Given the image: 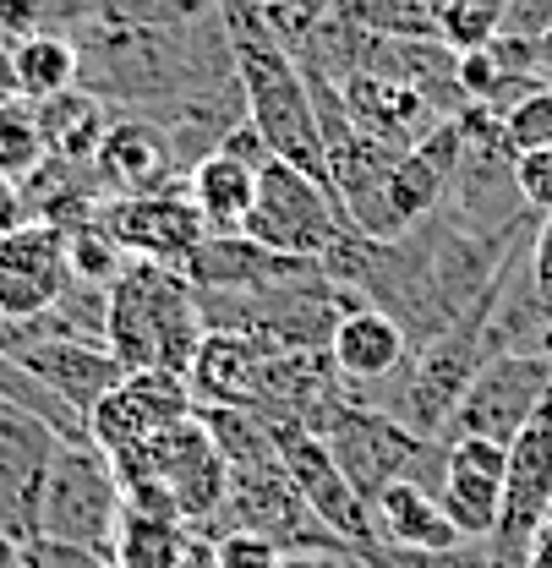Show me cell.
<instances>
[{"instance_id": "cell-1", "label": "cell", "mask_w": 552, "mask_h": 568, "mask_svg": "<svg viewBox=\"0 0 552 568\" xmlns=\"http://www.w3.org/2000/svg\"><path fill=\"white\" fill-rule=\"evenodd\" d=\"M219 28L230 39L235 82H241V99H247V121L263 132L269 153L295 164L301 175H312L318 186H329V159H323V132H318V110H312L307 77H301L295 50L279 39V28L269 22V11L258 0H219Z\"/></svg>"}, {"instance_id": "cell-2", "label": "cell", "mask_w": 552, "mask_h": 568, "mask_svg": "<svg viewBox=\"0 0 552 568\" xmlns=\"http://www.w3.org/2000/svg\"><path fill=\"white\" fill-rule=\"evenodd\" d=\"M203 306H198V284L170 263H148L132 257L121 268V280L110 284V306H104V345L127 372H187L192 355L203 345Z\"/></svg>"}, {"instance_id": "cell-3", "label": "cell", "mask_w": 552, "mask_h": 568, "mask_svg": "<svg viewBox=\"0 0 552 568\" xmlns=\"http://www.w3.org/2000/svg\"><path fill=\"white\" fill-rule=\"evenodd\" d=\"M323 443L329 454L340 459L345 481L361 493V503L372 508V497L383 493L389 481H415L426 493L443 487V465H449V448L432 443V437H415L411 426H400L383 410H367V405H340L334 422L323 426Z\"/></svg>"}, {"instance_id": "cell-4", "label": "cell", "mask_w": 552, "mask_h": 568, "mask_svg": "<svg viewBox=\"0 0 552 568\" xmlns=\"http://www.w3.org/2000/svg\"><path fill=\"white\" fill-rule=\"evenodd\" d=\"M116 530H121V476H116L110 454L93 443H61L44 470V487H39L33 536L93 547L110 558Z\"/></svg>"}, {"instance_id": "cell-5", "label": "cell", "mask_w": 552, "mask_h": 568, "mask_svg": "<svg viewBox=\"0 0 552 568\" xmlns=\"http://www.w3.org/2000/svg\"><path fill=\"white\" fill-rule=\"evenodd\" d=\"M345 230L350 224L329 186H318L312 175H301L284 159H269L258 170V197H252V213H247L241 235L274 246L284 257H312L318 263Z\"/></svg>"}, {"instance_id": "cell-6", "label": "cell", "mask_w": 552, "mask_h": 568, "mask_svg": "<svg viewBox=\"0 0 552 568\" xmlns=\"http://www.w3.org/2000/svg\"><path fill=\"white\" fill-rule=\"evenodd\" d=\"M552 388V355L548 351H498L482 361V372L471 377V388L460 394L454 416L443 426L449 437H492L509 443L525 416L542 405V394Z\"/></svg>"}, {"instance_id": "cell-7", "label": "cell", "mask_w": 552, "mask_h": 568, "mask_svg": "<svg viewBox=\"0 0 552 568\" xmlns=\"http://www.w3.org/2000/svg\"><path fill=\"white\" fill-rule=\"evenodd\" d=\"M269 432H274L279 465H284V476L295 481V493L307 497V508H312L345 547H355L361 558H367L372 547H383L378 530H372V508H367L361 493L345 481V470H340V459L329 454V443L295 422H269Z\"/></svg>"}, {"instance_id": "cell-8", "label": "cell", "mask_w": 552, "mask_h": 568, "mask_svg": "<svg viewBox=\"0 0 552 568\" xmlns=\"http://www.w3.org/2000/svg\"><path fill=\"white\" fill-rule=\"evenodd\" d=\"M67 230L28 219L0 235V323H33L67 295Z\"/></svg>"}, {"instance_id": "cell-9", "label": "cell", "mask_w": 552, "mask_h": 568, "mask_svg": "<svg viewBox=\"0 0 552 568\" xmlns=\"http://www.w3.org/2000/svg\"><path fill=\"white\" fill-rule=\"evenodd\" d=\"M88 170H93L104 197H148V192H170L175 181H187V164H181L170 132L153 115H138V110L110 115Z\"/></svg>"}, {"instance_id": "cell-10", "label": "cell", "mask_w": 552, "mask_h": 568, "mask_svg": "<svg viewBox=\"0 0 552 568\" xmlns=\"http://www.w3.org/2000/svg\"><path fill=\"white\" fill-rule=\"evenodd\" d=\"M99 224L121 241L127 257L170 263V268H181L208 235L203 213L187 197V181L170 186V192H148V197H110L99 209Z\"/></svg>"}, {"instance_id": "cell-11", "label": "cell", "mask_w": 552, "mask_h": 568, "mask_svg": "<svg viewBox=\"0 0 552 568\" xmlns=\"http://www.w3.org/2000/svg\"><path fill=\"white\" fill-rule=\"evenodd\" d=\"M449 465H443V487L438 503L449 514V525L465 541H486L498 530L503 514V476H509V443L492 437H449Z\"/></svg>"}, {"instance_id": "cell-12", "label": "cell", "mask_w": 552, "mask_h": 568, "mask_svg": "<svg viewBox=\"0 0 552 568\" xmlns=\"http://www.w3.org/2000/svg\"><path fill=\"white\" fill-rule=\"evenodd\" d=\"M460 164H465V132L449 115V121H438L426 138L411 142L394 159V170H389V213H394V224L411 230V224H421V219H432L443 209L449 192H454Z\"/></svg>"}, {"instance_id": "cell-13", "label": "cell", "mask_w": 552, "mask_h": 568, "mask_svg": "<svg viewBox=\"0 0 552 568\" xmlns=\"http://www.w3.org/2000/svg\"><path fill=\"white\" fill-rule=\"evenodd\" d=\"M50 394H61L71 410L88 422V410L121 388L127 366L110 355L104 339H28L22 351H11Z\"/></svg>"}, {"instance_id": "cell-14", "label": "cell", "mask_w": 552, "mask_h": 568, "mask_svg": "<svg viewBox=\"0 0 552 568\" xmlns=\"http://www.w3.org/2000/svg\"><path fill=\"white\" fill-rule=\"evenodd\" d=\"M340 93H345L350 121L378 138L383 148L405 153L411 142H421L443 115V104L426 93V88H411V82H389V77H340Z\"/></svg>"}, {"instance_id": "cell-15", "label": "cell", "mask_w": 552, "mask_h": 568, "mask_svg": "<svg viewBox=\"0 0 552 568\" xmlns=\"http://www.w3.org/2000/svg\"><path fill=\"white\" fill-rule=\"evenodd\" d=\"M411 334L383 312V306H350L345 317H340V328H334V339H329V361H334V372H340V383H345V394L355 388H372V383H383V377H394L405 361H411Z\"/></svg>"}, {"instance_id": "cell-16", "label": "cell", "mask_w": 552, "mask_h": 568, "mask_svg": "<svg viewBox=\"0 0 552 568\" xmlns=\"http://www.w3.org/2000/svg\"><path fill=\"white\" fill-rule=\"evenodd\" d=\"M318 268L312 257H284L274 246L252 241V235H203V246L181 263V274L198 290H258Z\"/></svg>"}, {"instance_id": "cell-17", "label": "cell", "mask_w": 552, "mask_h": 568, "mask_svg": "<svg viewBox=\"0 0 552 568\" xmlns=\"http://www.w3.org/2000/svg\"><path fill=\"white\" fill-rule=\"evenodd\" d=\"M372 530H378L383 547H400V552H443V547L465 541L449 525L438 493H426L415 481H389L383 493L372 497Z\"/></svg>"}, {"instance_id": "cell-18", "label": "cell", "mask_w": 552, "mask_h": 568, "mask_svg": "<svg viewBox=\"0 0 552 568\" xmlns=\"http://www.w3.org/2000/svg\"><path fill=\"white\" fill-rule=\"evenodd\" d=\"M187 197H192V209L203 213L208 235H241L247 213H252V197H258V164L213 148L187 170Z\"/></svg>"}, {"instance_id": "cell-19", "label": "cell", "mask_w": 552, "mask_h": 568, "mask_svg": "<svg viewBox=\"0 0 552 568\" xmlns=\"http://www.w3.org/2000/svg\"><path fill=\"white\" fill-rule=\"evenodd\" d=\"M269 351H258L252 339L241 334H213L208 328L192 366H187V383L198 394V405H252V377H258V361Z\"/></svg>"}, {"instance_id": "cell-20", "label": "cell", "mask_w": 552, "mask_h": 568, "mask_svg": "<svg viewBox=\"0 0 552 568\" xmlns=\"http://www.w3.org/2000/svg\"><path fill=\"white\" fill-rule=\"evenodd\" d=\"M208 541L181 525V519H153V514H127L121 508V530L110 547L116 568H198Z\"/></svg>"}, {"instance_id": "cell-21", "label": "cell", "mask_w": 552, "mask_h": 568, "mask_svg": "<svg viewBox=\"0 0 552 568\" xmlns=\"http://www.w3.org/2000/svg\"><path fill=\"white\" fill-rule=\"evenodd\" d=\"M39 110V132H44V153L50 159H71V164H88L93 148L110 126V104L88 88H67V93H50L33 104Z\"/></svg>"}, {"instance_id": "cell-22", "label": "cell", "mask_w": 552, "mask_h": 568, "mask_svg": "<svg viewBox=\"0 0 552 568\" xmlns=\"http://www.w3.org/2000/svg\"><path fill=\"white\" fill-rule=\"evenodd\" d=\"M11 71H17V93L22 99H50V93H67L82 77V55H77V39L71 33H28L11 44Z\"/></svg>"}, {"instance_id": "cell-23", "label": "cell", "mask_w": 552, "mask_h": 568, "mask_svg": "<svg viewBox=\"0 0 552 568\" xmlns=\"http://www.w3.org/2000/svg\"><path fill=\"white\" fill-rule=\"evenodd\" d=\"M449 0H334V17L383 39H438L443 44Z\"/></svg>"}, {"instance_id": "cell-24", "label": "cell", "mask_w": 552, "mask_h": 568, "mask_svg": "<svg viewBox=\"0 0 552 568\" xmlns=\"http://www.w3.org/2000/svg\"><path fill=\"white\" fill-rule=\"evenodd\" d=\"M132 257L121 252V241L99 224V219H88V224H77L67 230V268L77 284H99V290H110V284L121 280V268H127Z\"/></svg>"}, {"instance_id": "cell-25", "label": "cell", "mask_w": 552, "mask_h": 568, "mask_svg": "<svg viewBox=\"0 0 552 568\" xmlns=\"http://www.w3.org/2000/svg\"><path fill=\"white\" fill-rule=\"evenodd\" d=\"M39 159H44V132H39L33 99H6L0 104V175L22 181Z\"/></svg>"}, {"instance_id": "cell-26", "label": "cell", "mask_w": 552, "mask_h": 568, "mask_svg": "<svg viewBox=\"0 0 552 568\" xmlns=\"http://www.w3.org/2000/svg\"><path fill=\"white\" fill-rule=\"evenodd\" d=\"M503 142H509V153L552 148V82L531 88L525 99H514V104L503 110Z\"/></svg>"}, {"instance_id": "cell-27", "label": "cell", "mask_w": 552, "mask_h": 568, "mask_svg": "<svg viewBox=\"0 0 552 568\" xmlns=\"http://www.w3.org/2000/svg\"><path fill=\"white\" fill-rule=\"evenodd\" d=\"M279 564H284V552L258 530H219L208 541V568H279Z\"/></svg>"}, {"instance_id": "cell-28", "label": "cell", "mask_w": 552, "mask_h": 568, "mask_svg": "<svg viewBox=\"0 0 552 568\" xmlns=\"http://www.w3.org/2000/svg\"><path fill=\"white\" fill-rule=\"evenodd\" d=\"M509 175H514V192H520L525 209L552 213V148H525V153H514Z\"/></svg>"}, {"instance_id": "cell-29", "label": "cell", "mask_w": 552, "mask_h": 568, "mask_svg": "<svg viewBox=\"0 0 552 568\" xmlns=\"http://www.w3.org/2000/svg\"><path fill=\"white\" fill-rule=\"evenodd\" d=\"M389 568H492L486 541H454L443 552H400V547H383Z\"/></svg>"}, {"instance_id": "cell-30", "label": "cell", "mask_w": 552, "mask_h": 568, "mask_svg": "<svg viewBox=\"0 0 552 568\" xmlns=\"http://www.w3.org/2000/svg\"><path fill=\"white\" fill-rule=\"evenodd\" d=\"M22 564L28 568H116L104 552H93V547H71V541H50V536L22 541Z\"/></svg>"}, {"instance_id": "cell-31", "label": "cell", "mask_w": 552, "mask_h": 568, "mask_svg": "<svg viewBox=\"0 0 552 568\" xmlns=\"http://www.w3.org/2000/svg\"><path fill=\"white\" fill-rule=\"evenodd\" d=\"M531 268V290H536V301H542V312L552 317V213H542V224L531 230V257H525Z\"/></svg>"}, {"instance_id": "cell-32", "label": "cell", "mask_w": 552, "mask_h": 568, "mask_svg": "<svg viewBox=\"0 0 552 568\" xmlns=\"http://www.w3.org/2000/svg\"><path fill=\"white\" fill-rule=\"evenodd\" d=\"M279 568H372L355 547H329V552H284Z\"/></svg>"}, {"instance_id": "cell-33", "label": "cell", "mask_w": 552, "mask_h": 568, "mask_svg": "<svg viewBox=\"0 0 552 568\" xmlns=\"http://www.w3.org/2000/svg\"><path fill=\"white\" fill-rule=\"evenodd\" d=\"M17 224H28V203H22V186H17L11 175H0V235H6V230H17Z\"/></svg>"}, {"instance_id": "cell-34", "label": "cell", "mask_w": 552, "mask_h": 568, "mask_svg": "<svg viewBox=\"0 0 552 568\" xmlns=\"http://www.w3.org/2000/svg\"><path fill=\"white\" fill-rule=\"evenodd\" d=\"M525 568H552V525H542L525 547Z\"/></svg>"}, {"instance_id": "cell-35", "label": "cell", "mask_w": 552, "mask_h": 568, "mask_svg": "<svg viewBox=\"0 0 552 568\" xmlns=\"http://www.w3.org/2000/svg\"><path fill=\"white\" fill-rule=\"evenodd\" d=\"M0 99H22L17 93V71H11V44H0Z\"/></svg>"}, {"instance_id": "cell-36", "label": "cell", "mask_w": 552, "mask_h": 568, "mask_svg": "<svg viewBox=\"0 0 552 568\" xmlns=\"http://www.w3.org/2000/svg\"><path fill=\"white\" fill-rule=\"evenodd\" d=\"M17 564H22V536H11L0 525V568H17Z\"/></svg>"}, {"instance_id": "cell-37", "label": "cell", "mask_w": 552, "mask_h": 568, "mask_svg": "<svg viewBox=\"0 0 552 568\" xmlns=\"http://www.w3.org/2000/svg\"><path fill=\"white\" fill-rule=\"evenodd\" d=\"M536 67H542V71H552V28H548V33H542V39H536Z\"/></svg>"}, {"instance_id": "cell-38", "label": "cell", "mask_w": 552, "mask_h": 568, "mask_svg": "<svg viewBox=\"0 0 552 568\" xmlns=\"http://www.w3.org/2000/svg\"><path fill=\"white\" fill-rule=\"evenodd\" d=\"M17 568H28V564H17Z\"/></svg>"}, {"instance_id": "cell-39", "label": "cell", "mask_w": 552, "mask_h": 568, "mask_svg": "<svg viewBox=\"0 0 552 568\" xmlns=\"http://www.w3.org/2000/svg\"><path fill=\"white\" fill-rule=\"evenodd\" d=\"M0 104H6V99H0Z\"/></svg>"}]
</instances>
